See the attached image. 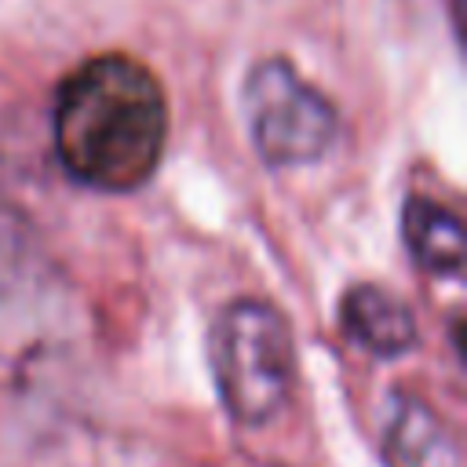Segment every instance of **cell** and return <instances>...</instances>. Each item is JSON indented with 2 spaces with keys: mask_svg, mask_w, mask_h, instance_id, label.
<instances>
[{
  "mask_svg": "<svg viewBox=\"0 0 467 467\" xmlns=\"http://www.w3.org/2000/svg\"><path fill=\"white\" fill-rule=\"evenodd\" d=\"M401 234L412 259L438 277H456L463 266V223L452 208L431 197H409L401 208Z\"/></svg>",
  "mask_w": 467,
  "mask_h": 467,
  "instance_id": "8992f818",
  "label": "cell"
},
{
  "mask_svg": "<svg viewBox=\"0 0 467 467\" xmlns=\"http://www.w3.org/2000/svg\"><path fill=\"white\" fill-rule=\"evenodd\" d=\"M51 142L62 171L102 193H128L153 179L168 142L161 80L131 55L80 62L55 91Z\"/></svg>",
  "mask_w": 467,
  "mask_h": 467,
  "instance_id": "6da1fadb",
  "label": "cell"
},
{
  "mask_svg": "<svg viewBox=\"0 0 467 467\" xmlns=\"http://www.w3.org/2000/svg\"><path fill=\"white\" fill-rule=\"evenodd\" d=\"M339 325H343L347 339L372 358H401L420 339L409 303H401L394 292H387L379 285L347 288V296L339 303Z\"/></svg>",
  "mask_w": 467,
  "mask_h": 467,
  "instance_id": "277c9868",
  "label": "cell"
},
{
  "mask_svg": "<svg viewBox=\"0 0 467 467\" xmlns=\"http://www.w3.org/2000/svg\"><path fill=\"white\" fill-rule=\"evenodd\" d=\"M208 361L223 409L241 427L270 423L292 394L296 343L285 314L266 299L226 303L208 332Z\"/></svg>",
  "mask_w": 467,
  "mask_h": 467,
  "instance_id": "7a4b0ae2",
  "label": "cell"
},
{
  "mask_svg": "<svg viewBox=\"0 0 467 467\" xmlns=\"http://www.w3.org/2000/svg\"><path fill=\"white\" fill-rule=\"evenodd\" d=\"M387 467H463L456 431L420 398L401 394L383 427Z\"/></svg>",
  "mask_w": 467,
  "mask_h": 467,
  "instance_id": "5b68a950",
  "label": "cell"
},
{
  "mask_svg": "<svg viewBox=\"0 0 467 467\" xmlns=\"http://www.w3.org/2000/svg\"><path fill=\"white\" fill-rule=\"evenodd\" d=\"M241 113L255 153L270 168L314 164L332 150L339 135L336 106L285 58H263L248 69L241 88Z\"/></svg>",
  "mask_w": 467,
  "mask_h": 467,
  "instance_id": "3957f363",
  "label": "cell"
}]
</instances>
